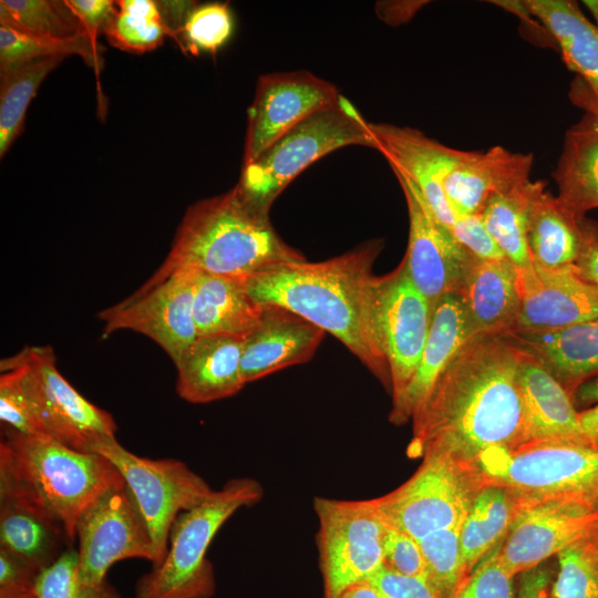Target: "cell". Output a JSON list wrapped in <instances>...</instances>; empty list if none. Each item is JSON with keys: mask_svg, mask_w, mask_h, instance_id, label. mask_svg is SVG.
<instances>
[{"mask_svg": "<svg viewBox=\"0 0 598 598\" xmlns=\"http://www.w3.org/2000/svg\"><path fill=\"white\" fill-rule=\"evenodd\" d=\"M519 349L501 336L472 338L437 379L412 419L408 455L440 454L473 464L494 447L522 444Z\"/></svg>", "mask_w": 598, "mask_h": 598, "instance_id": "cell-1", "label": "cell"}, {"mask_svg": "<svg viewBox=\"0 0 598 598\" xmlns=\"http://www.w3.org/2000/svg\"><path fill=\"white\" fill-rule=\"evenodd\" d=\"M384 241L375 238L327 260L286 261L245 280L260 305H277L334 336L391 394L388 361L377 327L378 276Z\"/></svg>", "mask_w": 598, "mask_h": 598, "instance_id": "cell-2", "label": "cell"}, {"mask_svg": "<svg viewBox=\"0 0 598 598\" xmlns=\"http://www.w3.org/2000/svg\"><path fill=\"white\" fill-rule=\"evenodd\" d=\"M302 259L278 235L269 213L234 186L187 208L167 256L140 288H150L179 269L246 280L271 266Z\"/></svg>", "mask_w": 598, "mask_h": 598, "instance_id": "cell-3", "label": "cell"}, {"mask_svg": "<svg viewBox=\"0 0 598 598\" xmlns=\"http://www.w3.org/2000/svg\"><path fill=\"white\" fill-rule=\"evenodd\" d=\"M124 482L104 456L4 426L0 485L22 494L65 529L71 544L82 512L104 491Z\"/></svg>", "mask_w": 598, "mask_h": 598, "instance_id": "cell-4", "label": "cell"}, {"mask_svg": "<svg viewBox=\"0 0 598 598\" xmlns=\"http://www.w3.org/2000/svg\"><path fill=\"white\" fill-rule=\"evenodd\" d=\"M0 370V384L17 396L27 413L30 436L48 437L83 452L115 439L112 414L68 382L50 346H27L2 359Z\"/></svg>", "mask_w": 598, "mask_h": 598, "instance_id": "cell-5", "label": "cell"}, {"mask_svg": "<svg viewBox=\"0 0 598 598\" xmlns=\"http://www.w3.org/2000/svg\"><path fill=\"white\" fill-rule=\"evenodd\" d=\"M482 484L509 491L519 506L598 508V447L543 441L494 447L473 463Z\"/></svg>", "mask_w": 598, "mask_h": 598, "instance_id": "cell-6", "label": "cell"}, {"mask_svg": "<svg viewBox=\"0 0 598 598\" xmlns=\"http://www.w3.org/2000/svg\"><path fill=\"white\" fill-rule=\"evenodd\" d=\"M262 485L251 477H235L173 522L163 561L141 576L135 598H210L216 588L214 570L206 558L219 528L243 507L257 504Z\"/></svg>", "mask_w": 598, "mask_h": 598, "instance_id": "cell-7", "label": "cell"}, {"mask_svg": "<svg viewBox=\"0 0 598 598\" xmlns=\"http://www.w3.org/2000/svg\"><path fill=\"white\" fill-rule=\"evenodd\" d=\"M353 145L377 150L368 121L341 95L243 166L235 186L250 204L269 213L276 198L307 167L333 151Z\"/></svg>", "mask_w": 598, "mask_h": 598, "instance_id": "cell-8", "label": "cell"}, {"mask_svg": "<svg viewBox=\"0 0 598 598\" xmlns=\"http://www.w3.org/2000/svg\"><path fill=\"white\" fill-rule=\"evenodd\" d=\"M415 473L392 492L375 497L384 522L420 540L460 527L483 486L473 466L440 454H426Z\"/></svg>", "mask_w": 598, "mask_h": 598, "instance_id": "cell-9", "label": "cell"}, {"mask_svg": "<svg viewBox=\"0 0 598 598\" xmlns=\"http://www.w3.org/2000/svg\"><path fill=\"white\" fill-rule=\"evenodd\" d=\"M317 546L323 598H339L350 586L369 580L384 561L386 523L374 499L317 496Z\"/></svg>", "mask_w": 598, "mask_h": 598, "instance_id": "cell-10", "label": "cell"}, {"mask_svg": "<svg viewBox=\"0 0 598 598\" xmlns=\"http://www.w3.org/2000/svg\"><path fill=\"white\" fill-rule=\"evenodd\" d=\"M92 452L107 458L123 477L152 537L155 555L152 567L158 566L167 551L175 518L203 503L214 489L184 462L135 455L116 439L96 444Z\"/></svg>", "mask_w": 598, "mask_h": 598, "instance_id": "cell-11", "label": "cell"}, {"mask_svg": "<svg viewBox=\"0 0 598 598\" xmlns=\"http://www.w3.org/2000/svg\"><path fill=\"white\" fill-rule=\"evenodd\" d=\"M79 575L87 584L106 580L109 569L124 559L154 563V547L146 523L125 482L101 493L80 515Z\"/></svg>", "mask_w": 598, "mask_h": 598, "instance_id": "cell-12", "label": "cell"}, {"mask_svg": "<svg viewBox=\"0 0 598 598\" xmlns=\"http://www.w3.org/2000/svg\"><path fill=\"white\" fill-rule=\"evenodd\" d=\"M193 269L174 271L165 280L150 287L138 288L121 302L102 310L97 317L103 321L102 338L117 330H132L156 342L172 359L196 338L193 315Z\"/></svg>", "mask_w": 598, "mask_h": 598, "instance_id": "cell-13", "label": "cell"}, {"mask_svg": "<svg viewBox=\"0 0 598 598\" xmlns=\"http://www.w3.org/2000/svg\"><path fill=\"white\" fill-rule=\"evenodd\" d=\"M433 309L411 281L404 264L378 277L377 327L391 377L392 410L416 371L429 336Z\"/></svg>", "mask_w": 598, "mask_h": 598, "instance_id": "cell-14", "label": "cell"}, {"mask_svg": "<svg viewBox=\"0 0 598 598\" xmlns=\"http://www.w3.org/2000/svg\"><path fill=\"white\" fill-rule=\"evenodd\" d=\"M341 95L334 84L308 71L260 75L247 113L243 166L307 117L338 102Z\"/></svg>", "mask_w": 598, "mask_h": 598, "instance_id": "cell-15", "label": "cell"}, {"mask_svg": "<svg viewBox=\"0 0 598 598\" xmlns=\"http://www.w3.org/2000/svg\"><path fill=\"white\" fill-rule=\"evenodd\" d=\"M409 214V240L402 262L432 309L446 293L456 292L472 256L455 240L425 204L419 189L394 172Z\"/></svg>", "mask_w": 598, "mask_h": 598, "instance_id": "cell-16", "label": "cell"}, {"mask_svg": "<svg viewBox=\"0 0 598 598\" xmlns=\"http://www.w3.org/2000/svg\"><path fill=\"white\" fill-rule=\"evenodd\" d=\"M368 127L377 151L392 171L419 189L435 218L451 230L457 217L444 193V182L467 152L448 147L416 128L373 122H368Z\"/></svg>", "mask_w": 598, "mask_h": 598, "instance_id": "cell-17", "label": "cell"}, {"mask_svg": "<svg viewBox=\"0 0 598 598\" xmlns=\"http://www.w3.org/2000/svg\"><path fill=\"white\" fill-rule=\"evenodd\" d=\"M597 518L598 508L560 504L519 506L511 528L495 547L496 555L515 577L584 537Z\"/></svg>", "mask_w": 598, "mask_h": 598, "instance_id": "cell-18", "label": "cell"}, {"mask_svg": "<svg viewBox=\"0 0 598 598\" xmlns=\"http://www.w3.org/2000/svg\"><path fill=\"white\" fill-rule=\"evenodd\" d=\"M518 272L520 311L514 331H549L598 320V286L584 279L575 265L553 270L533 266Z\"/></svg>", "mask_w": 598, "mask_h": 598, "instance_id": "cell-19", "label": "cell"}, {"mask_svg": "<svg viewBox=\"0 0 598 598\" xmlns=\"http://www.w3.org/2000/svg\"><path fill=\"white\" fill-rule=\"evenodd\" d=\"M262 306L258 323L244 339L241 372L246 384L308 362L326 334L321 328L283 307Z\"/></svg>", "mask_w": 598, "mask_h": 598, "instance_id": "cell-20", "label": "cell"}, {"mask_svg": "<svg viewBox=\"0 0 598 598\" xmlns=\"http://www.w3.org/2000/svg\"><path fill=\"white\" fill-rule=\"evenodd\" d=\"M456 293L473 338L504 337L516 329L520 311L519 272L507 258L472 257Z\"/></svg>", "mask_w": 598, "mask_h": 598, "instance_id": "cell-21", "label": "cell"}, {"mask_svg": "<svg viewBox=\"0 0 598 598\" xmlns=\"http://www.w3.org/2000/svg\"><path fill=\"white\" fill-rule=\"evenodd\" d=\"M244 339L198 336L174 362L178 395L189 403L204 404L237 394L246 385L241 372Z\"/></svg>", "mask_w": 598, "mask_h": 598, "instance_id": "cell-22", "label": "cell"}, {"mask_svg": "<svg viewBox=\"0 0 598 598\" xmlns=\"http://www.w3.org/2000/svg\"><path fill=\"white\" fill-rule=\"evenodd\" d=\"M518 379L524 403L522 444L560 441L587 445L573 396L546 367L522 349Z\"/></svg>", "mask_w": 598, "mask_h": 598, "instance_id": "cell-23", "label": "cell"}, {"mask_svg": "<svg viewBox=\"0 0 598 598\" xmlns=\"http://www.w3.org/2000/svg\"><path fill=\"white\" fill-rule=\"evenodd\" d=\"M465 312L456 292L444 295L435 305L416 371L390 421L401 425L423 408L437 379L460 349L472 339Z\"/></svg>", "mask_w": 598, "mask_h": 598, "instance_id": "cell-24", "label": "cell"}, {"mask_svg": "<svg viewBox=\"0 0 598 598\" xmlns=\"http://www.w3.org/2000/svg\"><path fill=\"white\" fill-rule=\"evenodd\" d=\"M533 155L502 146L467 152L444 182V193L456 217L480 214L495 193L529 181Z\"/></svg>", "mask_w": 598, "mask_h": 598, "instance_id": "cell-25", "label": "cell"}, {"mask_svg": "<svg viewBox=\"0 0 598 598\" xmlns=\"http://www.w3.org/2000/svg\"><path fill=\"white\" fill-rule=\"evenodd\" d=\"M70 547L58 520L22 494L0 485V548L40 574Z\"/></svg>", "mask_w": 598, "mask_h": 598, "instance_id": "cell-26", "label": "cell"}, {"mask_svg": "<svg viewBox=\"0 0 598 598\" xmlns=\"http://www.w3.org/2000/svg\"><path fill=\"white\" fill-rule=\"evenodd\" d=\"M535 357L573 396L598 375V320L549 331H513L504 336Z\"/></svg>", "mask_w": 598, "mask_h": 598, "instance_id": "cell-27", "label": "cell"}, {"mask_svg": "<svg viewBox=\"0 0 598 598\" xmlns=\"http://www.w3.org/2000/svg\"><path fill=\"white\" fill-rule=\"evenodd\" d=\"M262 308L248 292L245 279L195 270L193 315L197 337L245 338L258 323Z\"/></svg>", "mask_w": 598, "mask_h": 598, "instance_id": "cell-28", "label": "cell"}, {"mask_svg": "<svg viewBox=\"0 0 598 598\" xmlns=\"http://www.w3.org/2000/svg\"><path fill=\"white\" fill-rule=\"evenodd\" d=\"M580 219L535 181L527 216V244L533 266L553 270L574 265L580 250Z\"/></svg>", "mask_w": 598, "mask_h": 598, "instance_id": "cell-29", "label": "cell"}, {"mask_svg": "<svg viewBox=\"0 0 598 598\" xmlns=\"http://www.w3.org/2000/svg\"><path fill=\"white\" fill-rule=\"evenodd\" d=\"M553 177L557 198L577 219L598 208V121L591 115L567 130Z\"/></svg>", "mask_w": 598, "mask_h": 598, "instance_id": "cell-30", "label": "cell"}, {"mask_svg": "<svg viewBox=\"0 0 598 598\" xmlns=\"http://www.w3.org/2000/svg\"><path fill=\"white\" fill-rule=\"evenodd\" d=\"M557 42L567 68L598 95V25L570 0L523 1Z\"/></svg>", "mask_w": 598, "mask_h": 598, "instance_id": "cell-31", "label": "cell"}, {"mask_svg": "<svg viewBox=\"0 0 598 598\" xmlns=\"http://www.w3.org/2000/svg\"><path fill=\"white\" fill-rule=\"evenodd\" d=\"M519 509L506 488L483 484L460 528L462 563L466 577L507 534Z\"/></svg>", "mask_w": 598, "mask_h": 598, "instance_id": "cell-32", "label": "cell"}, {"mask_svg": "<svg viewBox=\"0 0 598 598\" xmlns=\"http://www.w3.org/2000/svg\"><path fill=\"white\" fill-rule=\"evenodd\" d=\"M533 181L493 194L480 216L505 257L518 271L533 267L527 244V216Z\"/></svg>", "mask_w": 598, "mask_h": 598, "instance_id": "cell-33", "label": "cell"}, {"mask_svg": "<svg viewBox=\"0 0 598 598\" xmlns=\"http://www.w3.org/2000/svg\"><path fill=\"white\" fill-rule=\"evenodd\" d=\"M65 56H49L0 70V156L23 130L28 106L44 79Z\"/></svg>", "mask_w": 598, "mask_h": 598, "instance_id": "cell-34", "label": "cell"}, {"mask_svg": "<svg viewBox=\"0 0 598 598\" xmlns=\"http://www.w3.org/2000/svg\"><path fill=\"white\" fill-rule=\"evenodd\" d=\"M0 25L54 42L87 37L68 1L1 0Z\"/></svg>", "mask_w": 598, "mask_h": 598, "instance_id": "cell-35", "label": "cell"}, {"mask_svg": "<svg viewBox=\"0 0 598 598\" xmlns=\"http://www.w3.org/2000/svg\"><path fill=\"white\" fill-rule=\"evenodd\" d=\"M109 42L123 51L142 54L159 47L171 29L158 2L120 0L104 29Z\"/></svg>", "mask_w": 598, "mask_h": 598, "instance_id": "cell-36", "label": "cell"}, {"mask_svg": "<svg viewBox=\"0 0 598 598\" xmlns=\"http://www.w3.org/2000/svg\"><path fill=\"white\" fill-rule=\"evenodd\" d=\"M80 55L96 73L103 69L100 47L89 37L72 42H54L0 25V70L49 56Z\"/></svg>", "mask_w": 598, "mask_h": 598, "instance_id": "cell-37", "label": "cell"}, {"mask_svg": "<svg viewBox=\"0 0 598 598\" xmlns=\"http://www.w3.org/2000/svg\"><path fill=\"white\" fill-rule=\"evenodd\" d=\"M460 527L434 532L420 539L426 580L442 598H454L467 577L464 573Z\"/></svg>", "mask_w": 598, "mask_h": 598, "instance_id": "cell-38", "label": "cell"}, {"mask_svg": "<svg viewBox=\"0 0 598 598\" xmlns=\"http://www.w3.org/2000/svg\"><path fill=\"white\" fill-rule=\"evenodd\" d=\"M34 591L37 598H122L107 580L87 584L80 578L78 551L73 547L39 574Z\"/></svg>", "mask_w": 598, "mask_h": 598, "instance_id": "cell-39", "label": "cell"}, {"mask_svg": "<svg viewBox=\"0 0 598 598\" xmlns=\"http://www.w3.org/2000/svg\"><path fill=\"white\" fill-rule=\"evenodd\" d=\"M554 598H598V555L584 537L558 553Z\"/></svg>", "mask_w": 598, "mask_h": 598, "instance_id": "cell-40", "label": "cell"}, {"mask_svg": "<svg viewBox=\"0 0 598 598\" xmlns=\"http://www.w3.org/2000/svg\"><path fill=\"white\" fill-rule=\"evenodd\" d=\"M234 21L228 3L195 6L183 25L184 40L190 52L216 53L230 38Z\"/></svg>", "mask_w": 598, "mask_h": 598, "instance_id": "cell-41", "label": "cell"}, {"mask_svg": "<svg viewBox=\"0 0 598 598\" xmlns=\"http://www.w3.org/2000/svg\"><path fill=\"white\" fill-rule=\"evenodd\" d=\"M454 598H516L514 577L499 561L495 548L476 565Z\"/></svg>", "mask_w": 598, "mask_h": 598, "instance_id": "cell-42", "label": "cell"}, {"mask_svg": "<svg viewBox=\"0 0 598 598\" xmlns=\"http://www.w3.org/2000/svg\"><path fill=\"white\" fill-rule=\"evenodd\" d=\"M383 566L404 576L426 579V565L420 542L388 524Z\"/></svg>", "mask_w": 598, "mask_h": 598, "instance_id": "cell-43", "label": "cell"}, {"mask_svg": "<svg viewBox=\"0 0 598 598\" xmlns=\"http://www.w3.org/2000/svg\"><path fill=\"white\" fill-rule=\"evenodd\" d=\"M451 233L473 258L481 260L506 258L485 228L480 214L458 216L451 228Z\"/></svg>", "mask_w": 598, "mask_h": 598, "instance_id": "cell-44", "label": "cell"}, {"mask_svg": "<svg viewBox=\"0 0 598 598\" xmlns=\"http://www.w3.org/2000/svg\"><path fill=\"white\" fill-rule=\"evenodd\" d=\"M369 581L384 598H442L426 579L404 576L385 566Z\"/></svg>", "mask_w": 598, "mask_h": 598, "instance_id": "cell-45", "label": "cell"}, {"mask_svg": "<svg viewBox=\"0 0 598 598\" xmlns=\"http://www.w3.org/2000/svg\"><path fill=\"white\" fill-rule=\"evenodd\" d=\"M38 576L24 561L0 548V598H21L35 594Z\"/></svg>", "mask_w": 598, "mask_h": 598, "instance_id": "cell-46", "label": "cell"}, {"mask_svg": "<svg viewBox=\"0 0 598 598\" xmlns=\"http://www.w3.org/2000/svg\"><path fill=\"white\" fill-rule=\"evenodd\" d=\"M71 9L80 19L91 42L99 47L97 35L109 21L115 8L111 0H68Z\"/></svg>", "mask_w": 598, "mask_h": 598, "instance_id": "cell-47", "label": "cell"}, {"mask_svg": "<svg viewBox=\"0 0 598 598\" xmlns=\"http://www.w3.org/2000/svg\"><path fill=\"white\" fill-rule=\"evenodd\" d=\"M579 224L580 250L574 265L584 279L598 286V224L586 218Z\"/></svg>", "mask_w": 598, "mask_h": 598, "instance_id": "cell-48", "label": "cell"}, {"mask_svg": "<svg viewBox=\"0 0 598 598\" xmlns=\"http://www.w3.org/2000/svg\"><path fill=\"white\" fill-rule=\"evenodd\" d=\"M550 573L547 568L535 567L520 574L516 598H547Z\"/></svg>", "mask_w": 598, "mask_h": 598, "instance_id": "cell-49", "label": "cell"}, {"mask_svg": "<svg viewBox=\"0 0 598 598\" xmlns=\"http://www.w3.org/2000/svg\"><path fill=\"white\" fill-rule=\"evenodd\" d=\"M424 3V1H380L375 6V11L385 23L398 25L409 21Z\"/></svg>", "mask_w": 598, "mask_h": 598, "instance_id": "cell-50", "label": "cell"}, {"mask_svg": "<svg viewBox=\"0 0 598 598\" xmlns=\"http://www.w3.org/2000/svg\"><path fill=\"white\" fill-rule=\"evenodd\" d=\"M568 95L573 104L598 121V95L580 78L575 76Z\"/></svg>", "mask_w": 598, "mask_h": 598, "instance_id": "cell-51", "label": "cell"}, {"mask_svg": "<svg viewBox=\"0 0 598 598\" xmlns=\"http://www.w3.org/2000/svg\"><path fill=\"white\" fill-rule=\"evenodd\" d=\"M579 425L588 446L598 447V403L584 411H579Z\"/></svg>", "mask_w": 598, "mask_h": 598, "instance_id": "cell-52", "label": "cell"}, {"mask_svg": "<svg viewBox=\"0 0 598 598\" xmlns=\"http://www.w3.org/2000/svg\"><path fill=\"white\" fill-rule=\"evenodd\" d=\"M339 598H384L383 595L369 581H361L347 588Z\"/></svg>", "mask_w": 598, "mask_h": 598, "instance_id": "cell-53", "label": "cell"}, {"mask_svg": "<svg viewBox=\"0 0 598 598\" xmlns=\"http://www.w3.org/2000/svg\"><path fill=\"white\" fill-rule=\"evenodd\" d=\"M575 394L582 403H598V380L584 383Z\"/></svg>", "mask_w": 598, "mask_h": 598, "instance_id": "cell-54", "label": "cell"}, {"mask_svg": "<svg viewBox=\"0 0 598 598\" xmlns=\"http://www.w3.org/2000/svg\"><path fill=\"white\" fill-rule=\"evenodd\" d=\"M584 538L598 555V518L592 524L587 534L584 536Z\"/></svg>", "mask_w": 598, "mask_h": 598, "instance_id": "cell-55", "label": "cell"}, {"mask_svg": "<svg viewBox=\"0 0 598 598\" xmlns=\"http://www.w3.org/2000/svg\"><path fill=\"white\" fill-rule=\"evenodd\" d=\"M585 6L589 9V11L592 13L596 24L598 25V0H591V1H584Z\"/></svg>", "mask_w": 598, "mask_h": 598, "instance_id": "cell-56", "label": "cell"}, {"mask_svg": "<svg viewBox=\"0 0 598 598\" xmlns=\"http://www.w3.org/2000/svg\"><path fill=\"white\" fill-rule=\"evenodd\" d=\"M21 598H37V597H35V594H33V595L21 597Z\"/></svg>", "mask_w": 598, "mask_h": 598, "instance_id": "cell-57", "label": "cell"}]
</instances>
